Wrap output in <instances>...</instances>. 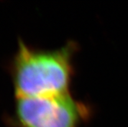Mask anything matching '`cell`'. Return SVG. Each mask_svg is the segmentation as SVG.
Masks as SVG:
<instances>
[{"mask_svg": "<svg viewBox=\"0 0 128 127\" xmlns=\"http://www.w3.org/2000/svg\"><path fill=\"white\" fill-rule=\"evenodd\" d=\"M75 49L72 42L57 49H40L19 40L10 64L16 99L69 94Z\"/></svg>", "mask_w": 128, "mask_h": 127, "instance_id": "obj_1", "label": "cell"}, {"mask_svg": "<svg viewBox=\"0 0 128 127\" xmlns=\"http://www.w3.org/2000/svg\"><path fill=\"white\" fill-rule=\"evenodd\" d=\"M88 115L86 106L70 94L18 98L12 123L16 127H78Z\"/></svg>", "mask_w": 128, "mask_h": 127, "instance_id": "obj_2", "label": "cell"}]
</instances>
